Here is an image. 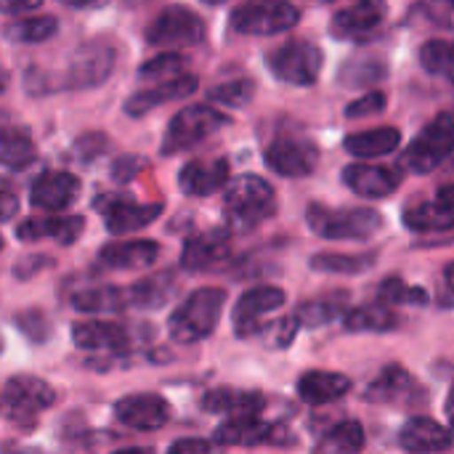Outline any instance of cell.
Segmentation results:
<instances>
[{
	"instance_id": "6da1fadb",
	"label": "cell",
	"mask_w": 454,
	"mask_h": 454,
	"mask_svg": "<svg viewBox=\"0 0 454 454\" xmlns=\"http://www.w3.org/2000/svg\"><path fill=\"white\" fill-rule=\"evenodd\" d=\"M226 306V293L221 287L194 290L168 319V333L178 343H200L210 338Z\"/></svg>"
},
{
	"instance_id": "7a4b0ae2",
	"label": "cell",
	"mask_w": 454,
	"mask_h": 454,
	"mask_svg": "<svg viewBox=\"0 0 454 454\" xmlns=\"http://www.w3.org/2000/svg\"><path fill=\"white\" fill-rule=\"evenodd\" d=\"M56 402V391L51 383L35 375H13L0 388V418L16 428L32 431L37 415L51 410Z\"/></svg>"
},
{
	"instance_id": "3957f363",
	"label": "cell",
	"mask_w": 454,
	"mask_h": 454,
	"mask_svg": "<svg viewBox=\"0 0 454 454\" xmlns=\"http://www.w3.org/2000/svg\"><path fill=\"white\" fill-rule=\"evenodd\" d=\"M309 229L322 239H370L383 229V215L372 207H327L309 205Z\"/></svg>"
},
{
	"instance_id": "277c9868",
	"label": "cell",
	"mask_w": 454,
	"mask_h": 454,
	"mask_svg": "<svg viewBox=\"0 0 454 454\" xmlns=\"http://www.w3.org/2000/svg\"><path fill=\"white\" fill-rule=\"evenodd\" d=\"M226 210L237 229L247 231L277 213V194L261 176L245 173L226 184Z\"/></svg>"
},
{
	"instance_id": "5b68a950",
	"label": "cell",
	"mask_w": 454,
	"mask_h": 454,
	"mask_svg": "<svg viewBox=\"0 0 454 454\" xmlns=\"http://www.w3.org/2000/svg\"><path fill=\"white\" fill-rule=\"evenodd\" d=\"M229 122H231V117L221 114L215 106H207V104L184 106L181 112H176L170 117V122L165 128V136H162L160 152L165 157L186 152V149L202 144L205 138H210L213 133H218L221 128H226Z\"/></svg>"
},
{
	"instance_id": "8992f818",
	"label": "cell",
	"mask_w": 454,
	"mask_h": 454,
	"mask_svg": "<svg viewBox=\"0 0 454 454\" xmlns=\"http://www.w3.org/2000/svg\"><path fill=\"white\" fill-rule=\"evenodd\" d=\"M301 11L293 3L285 0H255L242 3L231 11V29L239 35H255V37H271L279 32H287L298 24Z\"/></svg>"
},
{
	"instance_id": "52a82bcc",
	"label": "cell",
	"mask_w": 454,
	"mask_h": 454,
	"mask_svg": "<svg viewBox=\"0 0 454 454\" xmlns=\"http://www.w3.org/2000/svg\"><path fill=\"white\" fill-rule=\"evenodd\" d=\"M454 146V120L450 112H442L434 122H428L418 138L410 144V149L402 154V168L426 176L436 170L450 154Z\"/></svg>"
},
{
	"instance_id": "ba28073f",
	"label": "cell",
	"mask_w": 454,
	"mask_h": 454,
	"mask_svg": "<svg viewBox=\"0 0 454 454\" xmlns=\"http://www.w3.org/2000/svg\"><path fill=\"white\" fill-rule=\"evenodd\" d=\"M271 74L287 85H314L322 74L325 56L319 45L309 40H290L266 56Z\"/></svg>"
},
{
	"instance_id": "9c48e42d",
	"label": "cell",
	"mask_w": 454,
	"mask_h": 454,
	"mask_svg": "<svg viewBox=\"0 0 454 454\" xmlns=\"http://www.w3.org/2000/svg\"><path fill=\"white\" fill-rule=\"evenodd\" d=\"M207 35L205 19L189 5H165L146 27V40L157 48L197 45Z\"/></svg>"
},
{
	"instance_id": "30bf717a",
	"label": "cell",
	"mask_w": 454,
	"mask_h": 454,
	"mask_svg": "<svg viewBox=\"0 0 454 454\" xmlns=\"http://www.w3.org/2000/svg\"><path fill=\"white\" fill-rule=\"evenodd\" d=\"M114 64H117V51L109 40L104 37L88 40L72 53L64 82L67 88H77V90L98 88L109 80V74L114 72Z\"/></svg>"
},
{
	"instance_id": "8fae6325",
	"label": "cell",
	"mask_w": 454,
	"mask_h": 454,
	"mask_svg": "<svg viewBox=\"0 0 454 454\" xmlns=\"http://www.w3.org/2000/svg\"><path fill=\"white\" fill-rule=\"evenodd\" d=\"M287 303V293L274 287V285H261V287H253L247 290L237 306H234V314H231V325H234V335L239 340H247V338H255L266 330V317L279 311L282 306Z\"/></svg>"
},
{
	"instance_id": "7c38bea8",
	"label": "cell",
	"mask_w": 454,
	"mask_h": 454,
	"mask_svg": "<svg viewBox=\"0 0 454 454\" xmlns=\"http://www.w3.org/2000/svg\"><path fill=\"white\" fill-rule=\"evenodd\" d=\"M266 165L285 178L311 176L319 165V146L301 136H282L269 144L263 154Z\"/></svg>"
},
{
	"instance_id": "4fadbf2b",
	"label": "cell",
	"mask_w": 454,
	"mask_h": 454,
	"mask_svg": "<svg viewBox=\"0 0 454 454\" xmlns=\"http://www.w3.org/2000/svg\"><path fill=\"white\" fill-rule=\"evenodd\" d=\"M96 207L104 213V223L112 234H130L160 218L162 202H136L130 194H104L96 200Z\"/></svg>"
},
{
	"instance_id": "5bb4252c",
	"label": "cell",
	"mask_w": 454,
	"mask_h": 454,
	"mask_svg": "<svg viewBox=\"0 0 454 454\" xmlns=\"http://www.w3.org/2000/svg\"><path fill=\"white\" fill-rule=\"evenodd\" d=\"M114 418L120 426L141 434H152L168 426L170 404L157 394H130L114 404Z\"/></svg>"
},
{
	"instance_id": "9a60e30c",
	"label": "cell",
	"mask_w": 454,
	"mask_h": 454,
	"mask_svg": "<svg viewBox=\"0 0 454 454\" xmlns=\"http://www.w3.org/2000/svg\"><path fill=\"white\" fill-rule=\"evenodd\" d=\"M215 439L221 447H263V444H290L287 428L282 431L279 423H266L261 418H234L226 420Z\"/></svg>"
},
{
	"instance_id": "2e32d148",
	"label": "cell",
	"mask_w": 454,
	"mask_h": 454,
	"mask_svg": "<svg viewBox=\"0 0 454 454\" xmlns=\"http://www.w3.org/2000/svg\"><path fill=\"white\" fill-rule=\"evenodd\" d=\"M343 184L359 197L383 200V197H391L404 184V170L388 168V165L354 162L343 168Z\"/></svg>"
},
{
	"instance_id": "e0dca14e",
	"label": "cell",
	"mask_w": 454,
	"mask_h": 454,
	"mask_svg": "<svg viewBox=\"0 0 454 454\" xmlns=\"http://www.w3.org/2000/svg\"><path fill=\"white\" fill-rule=\"evenodd\" d=\"M80 194V178L67 170H45L32 181L29 202L37 210H48V215H56L67 210Z\"/></svg>"
},
{
	"instance_id": "ac0fdd59",
	"label": "cell",
	"mask_w": 454,
	"mask_h": 454,
	"mask_svg": "<svg viewBox=\"0 0 454 454\" xmlns=\"http://www.w3.org/2000/svg\"><path fill=\"white\" fill-rule=\"evenodd\" d=\"M229 184V160L226 157H207L192 160L178 173V186L189 197H210Z\"/></svg>"
},
{
	"instance_id": "d6986e66",
	"label": "cell",
	"mask_w": 454,
	"mask_h": 454,
	"mask_svg": "<svg viewBox=\"0 0 454 454\" xmlns=\"http://www.w3.org/2000/svg\"><path fill=\"white\" fill-rule=\"evenodd\" d=\"M160 258V245L152 239H125L109 242L98 253V263L112 271H141L154 266Z\"/></svg>"
},
{
	"instance_id": "ffe728a7",
	"label": "cell",
	"mask_w": 454,
	"mask_h": 454,
	"mask_svg": "<svg viewBox=\"0 0 454 454\" xmlns=\"http://www.w3.org/2000/svg\"><path fill=\"white\" fill-rule=\"evenodd\" d=\"M85 229L82 215H35L19 223L16 237L21 242L56 239L59 245H72Z\"/></svg>"
},
{
	"instance_id": "44dd1931",
	"label": "cell",
	"mask_w": 454,
	"mask_h": 454,
	"mask_svg": "<svg viewBox=\"0 0 454 454\" xmlns=\"http://www.w3.org/2000/svg\"><path fill=\"white\" fill-rule=\"evenodd\" d=\"M200 80L194 74H181L176 80H168V82H157V85H149L146 90H138L133 93L128 101H125V114L130 117H144L149 114L154 106L160 104H168V101H178V98H186L197 90Z\"/></svg>"
},
{
	"instance_id": "7402d4cb",
	"label": "cell",
	"mask_w": 454,
	"mask_h": 454,
	"mask_svg": "<svg viewBox=\"0 0 454 454\" xmlns=\"http://www.w3.org/2000/svg\"><path fill=\"white\" fill-rule=\"evenodd\" d=\"M72 340L82 351H122L130 343V330L120 322L93 319L72 327Z\"/></svg>"
},
{
	"instance_id": "603a6c76",
	"label": "cell",
	"mask_w": 454,
	"mask_h": 454,
	"mask_svg": "<svg viewBox=\"0 0 454 454\" xmlns=\"http://www.w3.org/2000/svg\"><path fill=\"white\" fill-rule=\"evenodd\" d=\"M404 226L412 231H450L454 226L452 186H442L436 200L407 207Z\"/></svg>"
},
{
	"instance_id": "cb8c5ba5",
	"label": "cell",
	"mask_w": 454,
	"mask_h": 454,
	"mask_svg": "<svg viewBox=\"0 0 454 454\" xmlns=\"http://www.w3.org/2000/svg\"><path fill=\"white\" fill-rule=\"evenodd\" d=\"M386 3H375V0H364V3H354V5H346L340 8L335 16H333V35L338 37H364L370 35L372 29L380 27V21L386 19Z\"/></svg>"
},
{
	"instance_id": "d4e9b609",
	"label": "cell",
	"mask_w": 454,
	"mask_h": 454,
	"mask_svg": "<svg viewBox=\"0 0 454 454\" xmlns=\"http://www.w3.org/2000/svg\"><path fill=\"white\" fill-rule=\"evenodd\" d=\"M402 450L410 454L447 452L452 447V434L434 418H412L399 434Z\"/></svg>"
},
{
	"instance_id": "484cf974",
	"label": "cell",
	"mask_w": 454,
	"mask_h": 454,
	"mask_svg": "<svg viewBox=\"0 0 454 454\" xmlns=\"http://www.w3.org/2000/svg\"><path fill=\"white\" fill-rule=\"evenodd\" d=\"M229 255V234L226 231H205L194 234L184 242L181 266L186 271H205L218 266Z\"/></svg>"
},
{
	"instance_id": "4316f807",
	"label": "cell",
	"mask_w": 454,
	"mask_h": 454,
	"mask_svg": "<svg viewBox=\"0 0 454 454\" xmlns=\"http://www.w3.org/2000/svg\"><path fill=\"white\" fill-rule=\"evenodd\" d=\"M351 391V378L340 375V372H330V370H309L298 378V396L311 404V407H322L330 402L343 399Z\"/></svg>"
},
{
	"instance_id": "83f0119b",
	"label": "cell",
	"mask_w": 454,
	"mask_h": 454,
	"mask_svg": "<svg viewBox=\"0 0 454 454\" xmlns=\"http://www.w3.org/2000/svg\"><path fill=\"white\" fill-rule=\"evenodd\" d=\"M263 407H266V399L261 394L234 391V388H218V391L205 394V399H202L205 412L229 415V420H234V418H261Z\"/></svg>"
},
{
	"instance_id": "f1b7e54d",
	"label": "cell",
	"mask_w": 454,
	"mask_h": 454,
	"mask_svg": "<svg viewBox=\"0 0 454 454\" xmlns=\"http://www.w3.org/2000/svg\"><path fill=\"white\" fill-rule=\"evenodd\" d=\"M399 144H402V133L394 125L372 128V130H364V133H351L343 141L346 152L354 154V157H362V160L391 154L394 149H399Z\"/></svg>"
},
{
	"instance_id": "f546056e",
	"label": "cell",
	"mask_w": 454,
	"mask_h": 454,
	"mask_svg": "<svg viewBox=\"0 0 454 454\" xmlns=\"http://www.w3.org/2000/svg\"><path fill=\"white\" fill-rule=\"evenodd\" d=\"M173 290H176L173 271H162L157 277L138 279L136 285L125 287V293H128V309H141V311L162 309L170 301Z\"/></svg>"
},
{
	"instance_id": "4dcf8cb0",
	"label": "cell",
	"mask_w": 454,
	"mask_h": 454,
	"mask_svg": "<svg viewBox=\"0 0 454 454\" xmlns=\"http://www.w3.org/2000/svg\"><path fill=\"white\" fill-rule=\"evenodd\" d=\"M69 306L80 314H117L128 309V293L125 287H112V285L88 287L74 293L69 298Z\"/></svg>"
},
{
	"instance_id": "1f68e13d",
	"label": "cell",
	"mask_w": 454,
	"mask_h": 454,
	"mask_svg": "<svg viewBox=\"0 0 454 454\" xmlns=\"http://www.w3.org/2000/svg\"><path fill=\"white\" fill-rule=\"evenodd\" d=\"M343 325L351 333H391L402 325V317L383 303H367L346 311Z\"/></svg>"
},
{
	"instance_id": "d6a6232c",
	"label": "cell",
	"mask_w": 454,
	"mask_h": 454,
	"mask_svg": "<svg viewBox=\"0 0 454 454\" xmlns=\"http://www.w3.org/2000/svg\"><path fill=\"white\" fill-rule=\"evenodd\" d=\"M388 77V64L383 56H375V53H364V56H354L348 59L340 72H338V80L340 85L346 88H364V85H375V82H383Z\"/></svg>"
},
{
	"instance_id": "836d02e7",
	"label": "cell",
	"mask_w": 454,
	"mask_h": 454,
	"mask_svg": "<svg viewBox=\"0 0 454 454\" xmlns=\"http://www.w3.org/2000/svg\"><path fill=\"white\" fill-rule=\"evenodd\" d=\"M412 386H415L412 375H410L404 367L391 364V367H386V370L370 383L367 399H372V402H378V404H394V402L404 399V396L412 391Z\"/></svg>"
},
{
	"instance_id": "e575fe53",
	"label": "cell",
	"mask_w": 454,
	"mask_h": 454,
	"mask_svg": "<svg viewBox=\"0 0 454 454\" xmlns=\"http://www.w3.org/2000/svg\"><path fill=\"white\" fill-rule=\"evenodd\" d=\"M35 141L29 133L19 128H3L0 130V168L8 170H24L35 162Z\"/></svg>"
},
{
	"instance_id": "d590c367",
	"label": "cell",
	"mask_w": 454,
	"mask_h": 454,
	"mask_svg": "<svg viewBox=\"0 0 454 454\" xmlns=\"http://www.w3.org/2000/svg\"><path fill=\"white\" fill-rule=\"evenodd\" d=\"M343 314H346L343 298H317V301L301 303L293 319H295L298 330L301 327L317 330V327H325L335 319H343Z\"/></svg>"
},
{
	"instance_id": "8d00e7d4",
	"label": "cell",
	"mask_w": 454,
	"mask_h": 454,
	"mask_svg": "<svg viewBox=\"0 0 454 454\" xmlns=\"http://www.w3.org/2000/svg\"><path fill=\"white\" fill-rule=\"evenodd\" d=\"M378 263L375 253H359V255H346V253H317L311 258L314 271H327V274H364Z\"/></svg>"
},
{
	"instance_id": "74e56055",
	"label": "cell",
	"mask_w": 454,
	"mask_h": 454,
	"mask_svg": "<svg viewBox=\"0 0 454 454\" xmlns=\"http://www.w3.org/2000/svg\"><path fill=\"white\" fill-rule=\"evenodd\" d=\"M364 447V428L359 420H343L333 426L322 442V454H359Z\"/></svg>"
},
{
	"instance_id": "f35d334b",
	"label": "cell",
	"mask_w": 454,
	"mask_h": 454,
	"mask_svg": "<svg viewBox=\"0 0 454 454\" xmlns=\"http://www.w3.org/2000/svg\"><path fill=\"white\" fill-rule=\"evenodd\" d=\"M59 21L53 16H27L5 27V37L13 43H43L51 35H56Z\"/></svg>"
},
{
	"instance_id": "ab89813d",
	"label": "cell",
	"mask_w": 454,
	"mask_h": 454,
	"mask_svg": "<svg viewBox=\"0 0 454 454\" xmlns=\"http://www.w3.org/2000/svg\"><path fill=\"white\" fill-rule=\"evenodd\" d=\"M184 67H186V59L181 53H160L149 61H144V67L138 69V77L157 85V82H168V80L181 77Z\"/></svg>"
},
{
	"instance_id": "60d3db41",
	"label": "cell",
	"mask_w": 454,
	"mask_h": 454,
	"mask_svg": "<svg viewBox=\"0 0 454 454\" xmlns=\"http://www.w3.org/2000/svg\"><path fill=\"white\" fill-rule=\"evenodd\" d=\"M420 64L428 74H439L444 80H452V43L450 40H428L420 48Z\"/></svg>"
},
{
	"instance_id": "b9f144b4",
	"label": "cell",
	"mask_w": 454,
	"mask_h": 454,
	"mask_svg": "<svg viewBox=\"0 0 454 454\" xmlns=\"http://www.w3.org/2000/svg\"><path fill=\"white\" fill-rule=\"evenodd\" d=\"M378 295H380V303H383V306H388V309H391V306H402V303L426 306V303L431 301L426 290L412 287V285H407V282H404V279H399V277H388V279L380 285Z\"/></svg>"
},
{
	"instance_id": "7bdbcfd3",
	"label": "cell",
	"mask_w": 454,
	"mask_h": 454,
	"mask_svg": "<svg viewBox=\"0 0 454 454\" xmlns=\"http://www.w3.org/2000/svg\"><path fill=\"white\" fill-rule=\"evenodd\" d=\"M207 98L229 106V109H242L255 98V82L253 80H234V82H221L207 90Z\"/></svg>"
},
{
	"instance_id": "ee69618b",
	"label": "cell",
	"mask_w": 454,
	"mask_h": 454,
	"mask_svg": "<svg viewBox=\"0 0 454 454\" xmlns=\"http://www.w3.org/2000/svg\"><path fill=\"white\" fill-rule=\"evenodd\" d=\"M106 149H109V138H106L104 133H98V130L82 133V136L74 141V146H72V152H74V157H77L80 162H93V160H98Z\"/></svg>"
},
{
	"instance_id": "f6af8a7d",
	"label": "cell",
	"mask_w": 454,
	"mask_h": 454,
	"mask_svg": "<svg viewBox=\"0 0 454 454\" xmlns=\"http://www.w3.org/2000/svg\"><path fill=\"white\" fill-rule=\"evenodd\" d=\"M13 325H16L32 343H43V340L48 338V319H45V314L37 311V309L16 314Z\"/></svg>"
},
{
	"instance_id": "bcb514c9",
	"label": "cell",
	"mask_w": 454,
	"mask_h": 454,
	"mask_svg": "<svg viewBox=\"0 0 454 454\" xmlns=\"http://www.w3.org/2000/svg\"><path fill=\"white\" fill-rule=\"evenodd\" d=\"M386 93L383 90H370L367 96H362V98H356V101H351L348 106H346V117L348 120H362V117H370V114H380L383 109H386Z\"/></svg>"
},
{
	"instance_id": "7dc6e473",
	"label": "cell",
	"mask_w": 454,
	"mask_h": 454,
	"mask_svg": "<svg viewBox=\"0 0 454 454\" xmlns=\"http://www.w3.org/2000/svg\"><path fill=\"white\" fill-rule=\"evenodd\" d=\"M263 333L269 335V346H271V348H287V346L293 343L295 333H298V325H295L293 317H285V319H277V322H274L271 327H266ZM263 333H261V335H263Z\"/></svg>"
},
{
	"instance_id": "c3c4849f",
	"label": "cell",
	"mask_w": 454,
	"mask_h": 454,
	"mask_svg": "<svg viewBox=\"0 0 454 454\" xmlns=\"http://www.w3.org/2000/svg\"><path fill=\"white\" fill-rule=\"evenodd\" d=\"M149 162L144 160V157H136V154H125V157H120V160H114L112 162V178L114 181H120V184H128V181H133L144 168H146Z\"/></svg>"
},
{
	"instance_id": "681fc988",
	"label": "cell",
	"mask_w": 454,
	"mask_h": 454,
	"mask_svg": "<svg viewBox=\"0 0 454 454\" xmlns=\"http://www.w3.org/2000/svg\"><path fill=\"white\" fill-rule=\"evenodd\" d=\"M168 454H223V447L207 439H178L170 444Z\"/></svg>"
},
{
	"instance_id": "f907efd6",
	"label": "cell",
	"mask_w": 454,
	"mask_h": 454,
	"mask_svg": "<svg viewBox=\"0 0 454 454\" xmlns=\"http://www.w3.org/2000/svg\"><path fill=\"white\" fill-rule=\"evenodd\" d=\"M53 261H48L45 255H29V258H24L21 263H16V269H13V274L19 277V279H27V277H35L40 269H45V266H51Z\"/></svg>"
},
{
	"instance_id": "816d5d0a",
	"label": "cell",
	"mask_w": 454,
	"mask_h": 454,
	"mask_svg": "<svg viewBox=\"0 0 454 454\" xmlns=\"http://www.w3.org/2000/svg\"><path fill=\"white\" fill-rule=\"evenodd\" d=\"M19 210V200H16V194L13 192H5V189H0V223L3 221H8V218H13V213Z\"/></svg>"
},
{
	"instance_id": "f5cc1de1",
	"label": "cell",
	"mask_w": 454,
	"mask_h": 454,
	"mask_svg": "<svg viewBox=\"0 0 454 454\" xmlns=\"http://www.w3.org/2000/svg\"><path fill=\"white\" fill-rule=\"evenodd\" d=\"M37 8H40V0H19V3H13V0L3 3L0 0V13H29Z\"/></svg>"
},
{
	"instance_id": "db71d44e",
	"label": "cell",
	"mask_w": 454,
	"mask_h": 454,
	"mask_svg": "<svg viewBox=\"0 0 454 454\" xmlns=\"http://www.w3.org/2000/svg\"><path fill=\"white\" fill-rule=\"evenodd\" d=\"M3 454H45L43 450H37V447H19V444H8Z\"/></svg>"
},
{
	"instance_id": "11a10c76",
	"label": "cell",
	"mask_w": 454,
	"mask_h": 454,
	"mask_svg": "<svg viewBox=\"0 0 454 454\" xmlns=\"http://www.w3.org/2000/svg\"><path fill=\"white\" fill-rule=\"evenodd\" d=\"M112 454H149L146 450H138V447H128V450H117V452Z\"/></svg>"
},
{
	"instance_id": "9f6ffc18",
	"label": "cell",
	"mask_w": 454,
	"mask_h": 454,
	"mask_svg": "<svg viewBox=\"0 0 454 454\" xmlns=\"http://www.w3.org/2000/svg\"><path fill=\"white\" fill-rule=\"evenodd\" d=\"M3 245H5V242H3V237H0V250H3Z\"/></svg>"
},
{
	"instance_id": "6f0895ef",
	"label": "cell",
	"mask_w": 454,
	"mask_h": 454,
	"mask_svg": "<svg viewBox=\"0 0 454 454\" xmlns=\"http://www.w3.org/2000/svg\"><path fill=\"white\" fill-rule=\"evenodd\" d=\"M0 351H3V340H0Z\"/></svg>"
},
{
	"instance_id": "680465c9",
	"label": "cell",
	"mask_w": 454,
	"mask_h": 454,
	"mask_svg": "<svg viewBox=\"0 0 454 454\" xmlns=\"http://www.w3.org/2000/svg\"><path fill=\"white\" fill-rule=\"evenodd\" d=\"M0 88H3V85H0Z\"/></svg>"
}]
</instances>
